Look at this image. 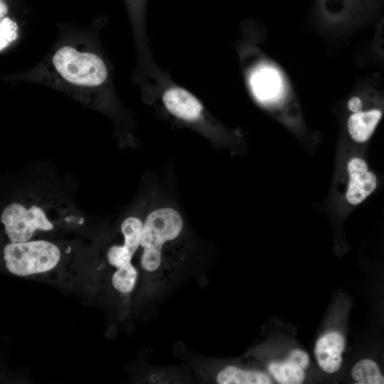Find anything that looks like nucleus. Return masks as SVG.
<instances>
[{
    "mask_svg": "<svg viewBox=\"0 0 384 384\" xmlns=\"http://www.w3.org/2000/svg\"><path fill=\"white\" fill-rule=\"evenodd\" d=\"M142 229L141 220L133 216L127 218L121 225L124 238L123 247L133 255L140 245Z\"/></svg>",
    "mask_w": 384,
    "mask_h": 384,
    "instance_id": "13",
    "label": "nucleus"
},
{
    "mask_svg": "<svg viewBox=\"0 0 384 384\" xmlns=\"http://www.w3.org/2000/svg\"><path fill=\"white\" fill-rule=\"evenodd\" d=\"M383 114V110L378 105L353 113L347 122L348 131L352 139L358 143L368 141L373 134Z\"/></svg>",
    "mask_w": 384,
    "mask_h": 384,
    "instance_id": "9",
    "label": "nucleus"
},
{
    "mask_svg": "<svg viewBox=\"0 0 384 384\" xmlns=\"http://www.w3.org/2000/svg\"><path fill=\"white\" fill-rule=\"evenodd\" d=\"M376 47L380 55L384 58V26L378 31L376 37Z\"/></svg>",
    "mask_w": 384,
    "mask_h": 384,
    "instance_id": "18",
    "label": "nucleus"
},
{
    "mask_svg": "<svg viewBox=\"0 0 384 384\" xmlns=\"http://www.w3.org/2000/svg\"><path fill=\"white\" fill-rule=\"evenodd\" d=\"M268 369L279 383L299 384L305 378V368L289 356L284 361L270 363Z\"/></svg>",
    "mask_w": 384,
    "mask_h": 384,
    "instance_id": "10",
    "label": "nucleus"
},
{
    "mask_svg": "<svg viewBox=\"0 0 384 384\" xmlns=\"http://www.w3.org/2000/svg\"><path fill=\"white\" fill-rule=\"evenodd\" d=\"M132 256L133 254L126 250L123 245L112 246L107 254L109 263L117 269L122 266L131 264Z\"/></svg>",
    "mask_w": 384,
    "mask_h": 384,
    "instance_id": "16",
    "label": "nucleus"
},
{
    "mask_svg": "<svg viewBox=\"0 0 384 384\" xmlns=\"http://www.w3.org/2000/svg\"><path fill=\"white\" fill-rule=\"evenodd\" d=\"M18 26L15 21L4 17L0 21V50H2L17 38Z\"/></svg>",
    "mask_w": 384,
    "mask_h": 384,
    "instance_id": "15",
    "label": "nucleus"
},
{
    "mask_svg": "<svg viewBox=\"0 0 384 384\" xmlns=\"http://www.w3.org/2000/svg\"><path fill=\"white\" fill-rule=\"evenodd\" d=\"M220 384H270V378L258 371H246L234 366H228L217 376Z\"/></svg>",
    "mask_w": 384,
    "mask_h": 384,
    "instance_id": "11",
    "label": "nucleus"
},
{
    "mask_svg": "<svg viewBox=\"0 0 384 384\" xmlns=\"http://www.w3.org/2000/svg\"><path fill=\"white\" fill-rule=\"evenodd\" d=\"M1 220L11 242H27L36 231L53 228L45 211L34 205L27 208L19 203H10L3 210Z\"/></svg>",
    "mask_w": 384,
    "mask_h": 384,
    "instance_id": "4",
    "label": "nucleus"
},
{
    "mask_svg": "<svg viewBox=\"0 0 384 384\" xmlns=\"http://www.w3.org/2000/svg\"><path fill=\"white\" fill-rule=\"evenodd\" d=\"M163 102L173 115L184 120L193 121L201 114L203 106L191 93L180 87L167 90L163 95Z\"/></svg>",
    "mask_w": 384,
    "mask_h": 384,
    "instance_id": "8",
    "label": "nucleus"
},
{
    "mask_svg": "<svg viewBox=\"0 0 384 384\" xmlns=\"http://www.w3.org/2000/svg\"><path fill=\"white\" fill-rule=\"evenodd\" d=\"M250 86L256 98L265 104L274 103L282 96V78L278 71L271 67L256 70L251 75Z\"/></svg>",
    "mask_w": 384,
    "mask_h": 384,
    "instance_id": "7",
    "label": "nucleus"
},
{
    "mask_svg": "<svg viewBox=\"0 0 384 384\" xmlns=\"http://www.w3.org/2000/svg\"><path fill=\"white\" fill-rule=\"evenodd\" d=\"M351 375L358 384H384L383 372L373 358L358 361L352 368Z\"/></svg>",
    "mask_w": 384,
    "mask_h": 384,
    "instance_id": "12",
    "label": "nucleus"
},
{
    "mask_svg": "<svg viewBox=\"0 0 384 384\" xmlns=\"http://www.w3.org/2000/svg\"><path fill=\"white\" fill-rule=\"evenodd\" d=\"M183 222L180 213L171 208H162L151 212L143 224L140 245L143 247L142 267L153 272L161 260L163 245L175 239L181 233Z\"/></svg>",
    "mask_w": 384,
    "mask_h": 384,
    "instance_id": "1",
    "label": "nucleus"
},
{
    "mask_svg": "<svg viewBox=\"0 0 384 384\" xmlns=\"http://www.w3.org/2000/svg\"><path fill=\"white\" fill-rule=\"evenodd\" d=\"M344 348L345 339L338 332L331 331L321 336L314 349L319 367L327 373L337 371L341 366Z\"/></svg>",
    "mask_w": 384,
    "mask_h": 384,
    "instance_id": "6",
    "label": "nucleus"
},
{
    "mask_svg": "<svg viewBox=\"0 0 384 384\" xmlns=\"http://www.w3.org/2000/svg\"><path fill=\"white\" fill-rule=\"evenodd\" d=\"M7 11H8V9H7L6 5L2 1H1V3H0V17H1V18H2L6 14Z\"/></svg>",
    "mask_w": 384,
    "mask_h": 384,
    "instance_id": "19",
    "label": "nucleus"
},
{
    "mask_svg": "<svg viewBox=\"0 0 384 384\" xmlns=\"http://www.w3.org/2000/svg\"><path fill=\"white\" fill-rule=\"evenodd\" d=\"M137 274V271L132 264L122 266L118 268L113 274L112 285L119 292L127 294L134 287Z\"/></svg>",
    "mask_w": 384,
    "mask_h": 384,
    "instance_id": "14",
    "label": "nucleus"
},
{
    "mask_svg": "<svg viewBox=\"0 0 384 384\" xmlns=\"http://www.w3.org/2000/svg\"><path fill=\"white\" fill-rule=\"evenodd\" d=\"M53 63L63 78L80 86H98L107 76L105 64L99 56L70 46L58 49Z\"/></svg>",
    "mask_w": 384,
    "mask_h": 384,
    "instance_id": "3",
    "label": "nucleus"
},
{
    "mask_svg": "<svg viewBox=\"0 0 384 384\" xmlns=\"http://www.w3.org/2000/svg\"><path fill=\"white\" fill-rule=\"evenodd\" d=\"M347 107L352 112H358L363 110V103L362 100L357 96L352 97L347 103Z\"/></svg>",
    "mask_w": 384,
    "mask_h": 384,
    "instance_id": "17",
    "label": "nucleus"
},
{
    "mask_svg": "<svg viewBox=\"0 0 384 384\" xmlns=\"http://www.w3.org/2000/svg\"><path fill=\"white\" fill-rule=\"evenodd\" d=\"M347 170L349 181L346 198L349 203L358 205L375 191L377 177L368 170L366 161L358 157L350 159Z\"/></svg>",
    "mask_w": 384,
    "mask_h": 384,
    "instance_id": "5",
    "label": "nucleus"
},
{
    "mask_svg": "<svg viewBox=\"0 0 384 384\" xmlns=\"http://www.w3.org/2000/svg\"><path fill=\"white\" fill-rule=\"evenodd\" d=\"M60 258L58 247L46 240L10 242L4 249V260L12 274L25 277L48 272Z\"/></svg>",
    "mask_w": 384,
    "mask_h": 384,
    "instance_id": "2",
    "label": "nucleus"
}]
</instances>
